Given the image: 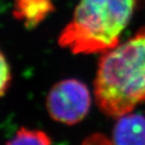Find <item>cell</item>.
I'll list each match as a JSON object with an SVG mask.
<instances>
[{
  "label": "cell",
  "mask_w": 145,
  "mask_h": 145,
  "mask_svg": "<svg viewBox=\"0 0 145 145\" xmlns=\"http://www.w3.org/2000/svg\"><path fill=\"white\" fill-rule=\"evenodd\" d=\"M94 95L106 115L119 118L145 102V27L121 44L104 52Z\"/></svg>",
  "instance_id": "1"
},
{
  "label": "cell",
  "mask_w": 145,
  "mask_h": 145,
  "mask_svg": "<svg viewBox=\"0 0 145 145\" xmlns=\"http://www.w3.org/2000/svg\"><path fill=\"white\" fill-rule=\"evenodd\" d=\"M113 129V143L145 145V117L140 114H124Z\"/></svg>",
  "instance_id": "4"
},
{
  "label": "cell",
  "mask_w": 145,
  "mask_h": 145,
  "mask_svg": "<svg viewBox=\"0 0 145 145\" xmlns=\"http://www.w3.org/2000/svg\"><path fill=\"white\" fill-rule=\"evenodd\" d=\"M53 10L52 0H14L13 15L27 28L35 27Z\"/></svg>",
  "instance_id": "5"
},
{
  "label": "cell",
  "mask_w": 145,
  "mask_h": 145,
  "mask_svg": "<svg viewBox=\"0 0 145 145\" xmlns=\"http://www.w3.org/2000/svg\"><path fill=\"white\" fill-rule=\"evenodd\" d=\"M91 102V93L85 84L76 79H65L52 87L46 108L52 119L72 125L86 117Z\"/></svg>",
  "instance_id": "3"
},
{
  "label": "cell",
  "mask_w": 145,
  "mask_h": 145,
  "mask_svg": "<svg viewBox=\"0 0 145 145\" xmlns=\"http://www.w3.org/2000/svg\"><path fill=\"white\" fill-rule=\"evenodd\" d=\"M112 141L108 140L105 136L101 134H94L89 137L87 140L84 141V143H93V144H104V143H111Z\"/></svg>",
  "instance_id": "8"
},
{
  "label": "cell",
  "mask_w": 145,
  "mask_h": 145,
  "mask_svg": "<svg viewBox=\"0 0 145 145\" xmlns=\"http://www.w3.org/2000/svg\"><path fill=\"white\" fill-rule=\"evenodd\" d=\"M136 0H80L59 38L74 54L104 53L119 44L131 19Z\"/></svg>",
  "instance_id": "2"
},
{
  "label": "cell",
  "mask_w": 145,
  "mask_h": 145,
  "mask_svg": "<svg viewBox=\"0 0 145 145\" xmlns=\"http://www.w3.org/2000/svg\"><path fill=\"white\" fill-rule=\"evenodd\" d=\"M52 142L50 137L45 132L38 129H28L21 127L13 138L8 141V144H42L47 145Z\"/></svg>",
  "instance_id": "6"
},
{
  "label": "cell",
  "mask_w": 145,
  "mask_h": 145,
  "mask_svg": "<svg viewBox=\"0 0 145 145\" xmlns=\"http://www.w3.org/2000/svg\"><path fill=\"white\" fill-rule=\"evenodd\" d=\"M10 69L4 54L0 50V97L7 91L10 83Z\"/></svg>",
  "instance_id": "7"
}]
</instances>
